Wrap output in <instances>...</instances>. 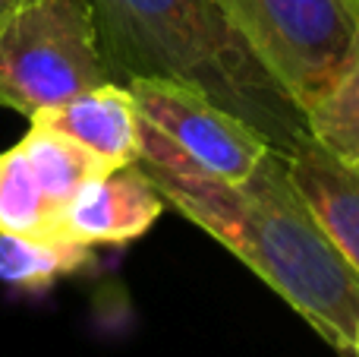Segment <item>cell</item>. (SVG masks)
<instances>
[{
  "label": "cell",
  "instance_id": "obj_1",
  "mask_svg": "<svg viewBox=\"0 0 359 357\" xmlns=\"http://www.w3.org/2000/svg\"><path fill=\"white\" fill-rule=\"evenodd\" d=\"M161 200L278 291L341 357H353L359 275L299 193L287 152L271 149L246 181L139 162Z\"/></svg>",
  "mask_w": 359,
  "mask_h": 357
},
{
  "label": "cell",
  "instance_id": "obj_2",
  "mask_svg": "<svg viewBox=\"0 0 359 357\" xmlns=\"http://www.w3.org/2000/svg\"><path fill=\"white\" fill-rule=\"evenodd\" d=\"M111 79H170L252 124L274 149L309 136L293 98L227 25L215 0H88Z\"/></svg>",
  "mask_w": 359,
  "mask_h": 357
},
{
  "label": "cell",
  "instance_id": "obj_3",
  "mask_svg": "<svg viewBox=\"0 0 359 357\" xmlns=\"http://www.w3.org/2000/svg\"><path fill=\"white\" fill-rule=\"evenodd\" d=\"M104 82L88 0H19L0 13V108L32 120Z\"/></svg>",
  "mask_w": 359,
  "mask_h": 357
},
{
  "label": "cell",
  "instance_id": "obj_4",
  "mask_svg": "<svg viewBox=\"0 0 359 357\" xmlns=\"http://www.w3.org/2000/svg\"><path fill=\"white\" fill-rule=\"evenodd\" d=\"M271 79L309 111L359 38V0H215Z\"/></svg>",
  "mask_w": 359,
  "mask_h": 357
},
{
  "label": "cell",
  "instance_id": "obj_5",
  "mask_svg": "<svg viewBox=\"0 0 359 357\" xmlns=\"http://www.w3.org/2000/svg\"><path fill=\"white\" fill-rule=\"evenodd\" d=\"M142 117L139 162L198 171L217 181H246L274 149L252 124L215 105L205 92L170 79L126 82Z\"/></svg>",
  "mask_w": 359,
  "mask_h": 357
},
{
  "label": "cell",
  "instance_id": "obj_6",
  "mask_svg": "<svg viewBox=\"0 0 359 357\" xmlns=\"http://www.w3.org/2000/svg\"><path fill=\"white\" fill-rule=\"evenodd\" d=\"M111 171L79 143L32 124L13 149L0 152V231L19 238H60L69 202L88 181Z\"/></svg>",
  "mask_w": 359,
  "mask_h": 357
},
{
  "label": "cell",
  "instance_id": "obj_7",
  "mask_svg": "<svg viewBox=\"0 0 359 357\" xmlns=\"http://www.w3.org/2000/svg\"><path fill=\"white\" fill-rule=\"evenodd\" d=\"M164 206L155 183L145 177L139 162L120 164L76 193L69 209L63 212L60 238L86 247L126 244L136 240L161 219Z\"/></svg>",
  "mask_w": 359,
  "mask_h": 357
},
{
  "label": "cell",
  "instance_id": "obj_8",
  "mask_svg": "<svg viewBox=\"0 0 359 357\" xmlns=\"http://www.w3.org/2000/svg\"><path fill=\"white\" fill-rule=\"evenodd\" d=\"M29 124H41L73 139L111 168L139 162L142 117H139L133 92L120 82H104L88 92H79L76 98L63 101L50 111L35 114Z\"/></svg>",
  "mask_w": 359,
  "mask_h": 357
},
{
  "label": "cell",
  "instance_id": "obj_9",
  "mask_svg": "<svg viewBox=\"0 0 359 357\" xmlns=\"http://www.w3.org/2000/svg\"><path fill=\"white\" fill-rule=\"evenodd\" d=\"M287 164L328 238L359 275V164L334 158L312 136L287 152Z\"/></svg>",
  "mask_w": 359,
  "mask_h": 357
},
{
  "label": "cell",
  "instance_id": "obj_10",
  "mask_svg": "<svg viewBox=\"0 0 359 357\" xmlns=\"http://www.w3.org/2000/svg\"><path fill=\"white\" fill-rule=\"evenodd\" d=\"M95 247L76 244L67 238H19L0 231V282L25 291L50 288L60 278H69L92 266Z\"/></svg>",
  "mask_w": 359,
  "mask_h": 357
},
{
  "label": "cell",
  "instance_id": "obj_11",
  "mask_svg": "<svg viewBox=\"0 0 359 357\" xmlns=\"http://www.w3.org/2000/svg\"><path fill=\"white\" fill-rule=\"evenodd\" d=\"M306 130L325 152L359 164V38L331 89L306 111Z\"/></svg>",
  "mask_w": 359,
  "mask_h": 357
},
{
  "label": "cell",
  "instance_id": "obj_12",
  "mask_svg": "<svg viewBox=\"0 0 359 357\" xmlns=\"http://www.w3.org/2000/svg\"><path fill=\"white\" fill-rule=\"evenodd\" d=\"M13 4H19V0H0V13H4V10H10Z\"/></svg>",
  "mask_w": 359,
  "mask_h": 357
},
{
  "label": "cell",
  "instance_id": "obj_13",
  "mask_svg": "<svg viewBox=\"0 0 359 357\" xmlns=\"http://www.w3.org/2000/svg\"><path fill=\"white\" fill-rule=\"evenodd\" d=\"M353 357H359V329H356V345H353Z\"/></svg>",
  "mask_w": 359,
  "mask_h": 357
}]
</instances>
